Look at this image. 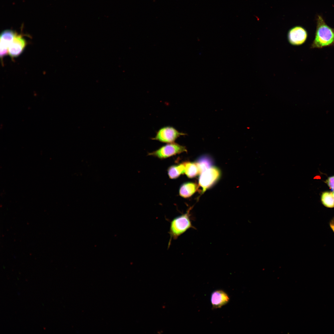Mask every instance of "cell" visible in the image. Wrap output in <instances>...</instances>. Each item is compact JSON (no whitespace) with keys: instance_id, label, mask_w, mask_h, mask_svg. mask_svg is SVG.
Masks as SVG:
<instances>
[{"instance_id":"obj_6","label":"cell","mask_w":334,"mask_h":334,"mask_svg":"<svg viewBox=\"0 0 334 334\" xmlns=\"http://www.w3.org/2000/svg\"><path fill=\"white\" fill-rule=\"evenodd\" d=\"M308 36L307 32L303 27L296 26L291 28L287 34L289 43L294 46H299L306 41Z\"/></svg>"},{"instance_id":"obj_16","label":"cell","mask_w":334,"mask_h":334,"mask_svg":"<svg viewBox=\"0 0 334 334\" xmlns=\"http://www.w3.org/2000/svg\"><path fill=\"white\" fill-rule=\"evenodd\" d=\"M330 225L331 229L334 232V217L330 221Z\"/></svg>"},{"instance_id":"obj_9","label":"cell","mask_w":334,"mask_h":334,"mask_svg":"<svg viewBox=\"0 0 334 334\" xmlns=\"http://www.w3.org/2000/svg\"><path fill=\"white\" fill-rule=\"evenodd\" d=\"M211 300L212 309H214L221 308L227 304L229 301V298L223 290H217L212 293Z\"/></svg>"},{"instance_id":"obj_15","label":"cell","mask_w":334,"mask_h":334,"mask_svg":"<svg viewBox=\"0 0 334 334\" xmlns=\"http://www.w3.org/2000/svg\"><path fill=\"white\" fill-rule=\"evenodd\" d=\"M326 183L332 190L334 191V176L328 178Z\"/></svg>"},{"instance_id":"obj_12","label":"cell","mask_w":334,"mask_h":334,"mask_svg":"<svg viewBox=\"0 0 334 334\" xmlns=\"http://www.w3.org/2000/svg\"><path fill=\"white\" fill-rule=\"evenodd\" d=\"M185 173V165L184 163L169 166L167 169L169 178L171 179H175L181 175Z\"/></svg>"},{"instance_id":"obj_11","label":"cell","mask_w":334,"mask_h":334,"mask_svg":"<svg viewBox=\"0 0 334 334\" xmlns=\"http://www.w3.org/2000/svg\"><path fill=\"white\" fill-rule=\"evenodd\" d=\"M199 171L200 174L211 167L213 160L208 155L205 154L200 156L195 162Z\"/></svg>"},{"instance_id":"obj_7","label":"cell","mask_w":334,"mask_h":334,"mask_svg":"<svg viewBox=\"0 0 334 334\" xmlns=\"http://www.w3.org/2000/svg\"><path fill=\"white\" fill-rule=\"evenodd\" d=\"M17 33L10 30L3 31L0 36V55L2 62L3 58L8 54L9 47Z\"/></svg>"},{"instance_id":"obj_14","label":"cell","mask_w":334,"mask_h":334,"mask_svg":"<svg viewBox=\"0 0 334 334\" xmlns=\"http://www.w3.org/2000/svg\"><path fill=\"white\" fill-rule=\"evenodd\" d=\"M321 201L323 204L328 208L334 207V198L332 192L328 191L323 192L321 195Z\"/></svg>"},{"instance_id":"obj_1","label":"cell","mask_w":334,"mask_h":334,"mask_svg":"<svg viewBox=\"0 0 334 334\" xmlns=\"http://www.w3.org/2000/svg\"><path fill=\"white\" fill-rule=\"evenodd\" d=\"M316 27L315 38L310 48H322L334 45V28L325 23L321 15L316 18Z\"/></svg>"},{"instance_id":"obj_17","label":"cell","mask_w":334,"mask_h":334,"mask_svg":"<svg viewBox=\"0 0 334 334\" xmlns=\"http://www.w3.org/2000/svg\"><path fill=\"white\" fill-rule=\"evenodd\" d=\"M332 195H333V197L334 198V191H333L332 192Z\"/></svg>"},{"instance_id":"obj_2","label":"cell","mask_w":334,"mask_h":334,"mask_svg":"<svg viewBox=\"0 0 334 334\" xmlns=\"http://www.w3.org/2000/svg\"><path fill=\"white\" fill-rule=\"evenodd\" d=\"M191 209V208H190L186 213L175 217L171 221L168 232L170 236L169 247L172 239H177L190 228H195L192 225L191 220L190 211Z\"/></svg>"},{"instance_id":"obj_13","label":"cell","mask_w":334,"mask_h":334,"mask_svg":"<svg viewBox=\"0 0 334 334\" xmlns=\"http://www.w3.org/2000/svg\"><path fill=\"white\" fill-rule=\"evenodd\" d=\"M184 163L185 165V173L188 178H193L200 174L198 167L195 162H186Z\"/></svg>"},{"instance_id":"obj_3","label":"cell","mask_w":334,"mask_h":334,"mask_svg":"<svg viewBox=\"0 0 334 334\" xmlns=\"http://www.w3.org/2000/svg\"><path fill=\"white\" fill-rule=\"evenodd\" d=\"M221 172L219 169L212 166L202 173L199 179V186L202 188V193L213 185L220 179Z\"/></svg>"},{"instance_id":"obj_4","label":"cell","mask_w":334,"mask_h":334,"mask_svg":"<svg viewBox=\"0 0 334 334\" xmlns=\"http://www.w3.org/2000/svg\"><path fill=\"white\" fill-rule=\"evenodd\" d=\"M187 151L185 146L173 142L167 143L157 150L149 153L148 155L160 159H164Z\"/></svg>"},{"instance_id":"obj_8","label":"cell","mask_w":334,"mask_h":334,"mask_svg":"<svg viewBox=\"0 0 334 334\" xmlns=\"http://www.w3.org/2000/svg\"><path fill=\"white\" fill-rule=\"evenodd\" d=\"M26 45V41L22 35L16 33L9 47L8 54L12 59L17 57L22 53Z\"/></svg>"},{"instance_id":"obj_5","label":"cell","mask_w":334,"mask_h":334,"mask_svg":"<svg viewBox=\"0 0 334 334\" xmlns=\"http://www.w3.org/2000/svg\"><path fill=\"white\" fill-rule=\"evenodd\" d=\"M185 135L186 134L179 132L172 126H166L160 128L152 139L168 143L174 142L180 136Z\"/></svg>"},{"instance_id":"obj_10","label":"cell","mask_w":334,"mask_h":334,"mask_svg":"<svg viewBox=\"0 0 334 334\" xmlns=\"http://www.w3.org/2000/svg\"><path fill=\"white\" fill-rule=\"evenodd\" d=\"M197 185L195 183L188 182L182 184L180 186L179 191V195L186 198L191 196L197 191Z\"/></svg>"}]
</instances>
